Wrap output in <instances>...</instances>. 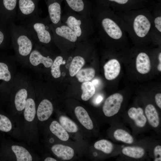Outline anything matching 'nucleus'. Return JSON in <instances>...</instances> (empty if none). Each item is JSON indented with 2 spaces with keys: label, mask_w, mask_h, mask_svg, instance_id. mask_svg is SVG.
I'll return each mask as SVG.
<instances>
[{
  "label": "nucleus",
  "mask_w": 161,
  "mask_h": 161,
  "mask_svg": "<svg viewBox=\"0 0 161 161\" xmlns=\"http://www.w3.org/2000/svg\"><path fill=\"white\" fill-rule=\"evenodd\" d=\"M12 149L15 154L17 161H31L32 158L29 151L24 148L18 145H12Z\"/></svg>",
  "instance_id": "obj_22"
},
{
  "label": "nucleus",
  "mask_w": 161,
  "mask_h": 161,
  "mask_svg": "<svg viewBox=\"0 0 161 161\" xmlns=\"http://www.w3.org/2000/svg\"><path fill=\"white\" fill-rule=\"evenodd\" d=\"M128 113L129 117L134 121L137 126L143 127L145 126L147 119L141 108L131 107L129 110Z\"/></svg>",
  "instance_id": "obj_17"
},
{
  "label": "nucleus",
  "mask_w": 161,
  "mask_h": 161,
  "mask_svg": "<svg viewBox=\"0 0 161 161\" xmlns=\"http://www.w3.org/2000/svg\"><path fill=\"white\" fill-rule=\"evenodd\" d=\"M122 152L124 155L135 159H139L142 157L145 151L142 147L137 146H126L122 150Z\"/></svg>",
  "instance_id": "obj_24"
},
{
  "label": "nucleus",
  "mask_w": 161,
  "mask_h": 161,
  "mask_svg": "<svg viewBox=\"0 0 161 161\" xmlns=\"http://www.w3.org/2000/svg\"><path fill=\"white\" fill-rule=\"evenodd\" d=\"M75 113L78 119L83 126L89 130L93 128L92 121L84 108L81 106L76 107L75 109Z\"/></svg>",
  "instance_id": "obj_18"
},
{
  "label": "nucleus",
  "mask_w": 161,
  "mask_h": 161,
  "mask_svg": "<svg viewBox=\"0 0 161 161\" xmlns=\"http://www.w3.org/2000/svg\"><path fill=\"white\" fill-rule=\"evenodd\" d=\"M61 21L75 33L79 41L86 40L94 31V24L91 17L66 10L65 14L62 15Z\"/></svg>",
  "instance_id": "obj_5"
},
{
  "label": "nucleus",
  "mask_w": 161,
  "mask_h": 161,
  "mask_svg": "<svg viewBox=\"0 0 161 161\" xmlns=\"http://www.w3.org/2000/svg\"><path fill=\"white\" fill-rule=\"evenodd\" d=\"M103 68L105 78L108 80H112L116 78L119 74L120 65L117 60L112 59L104 65Z\"/></svg>",
  "instance_id": "obj_12"
},
{
  "label": "nucleus",
  "mask_w": 161,
  "mask_h": 161,
  "mask_svg": "<svg viewBox=\"0 0 161 161\" xmlns=\"http://www.w3.org/2000/svg\"><path fill=\"white\" fill-rule=\"evenodd\" d=\"M113 135L116 140L127 144H131L134 142L132 136L127 132L122 129H117L114 132Z\"/></svg>",
  "instance_id": "obj_30"
},
{
  "label": "nucleus",
  "mask_w": 161,
  "mask_h": 161,
  "mask_svg": "<svg viewBox=\"0 0 161 161\" xmlns=\"http://www.w3.org/2000/svg\"><path fill=\"white\" fill-rule=\"evenodd\" d=\"M59 121L60 124L66 131L70 133L78 131V128L77 125L67 117L62 115L60 117Z\"/></svg>",
  "instance_id": "obj_28"
},
{
  "label": "nucleus",
  "mask_w": 161,
  "mask_h": 161,
  "mask_svg": "<svg viewBox=\"0 0 161 161\" xmlns=\"http://www.w3.org/2000/svg\"><path fill=\"white\" fill-rule=\"evenodd\" d=\"M145 113L149 123L153 127L157 128L159 125L160 120L157 112L154 106L151 104L146 106Z\"/></svg>",
  "instance_id": "obj_19"
},
{
  "label": "nucleus",
  "mask_w": 161,
  "mask_h": 161,
  "mask_svg": "<svg viewBox=\"0 0 161 161\" xmlns=\"http://www.w3.org/2000/svg\"><path fill=\"white\" fill-rule=\"evenodd\" d=\"M36 109L35 101L31 98L27 99L24 112L25 119L28 122L32 121L35 118Z\"/></svg>",
  "instance_id": "obj_23"
},
{
  "label": "nucleus",
  "mask_w": 161,
  "mask_h": 161,
  "mask_svg": "<svg viewBox=\"0 0 161 161\" xmlns=\"http://www.w3.org/2000/svg\"><path fill=\"white\" fill-rule=\"evenodd\" d=\"M153 24L154 33V38L155 35L159 34V35L161 33V16L160 13H157L152 16Z\"/></svg>",
  "instance_id": "obj_32"
},
{
  "label": "nucleus",
  "mask_w": 161,
  "mask_h": 161,
  "mask_svg": "<svg viewBox=\"0 0 161 161\" xmlns=\"http://www.w3.org/2000/svg\"><path fill=\"white\" fill-rule=\"evenodd\" d=\"M51 132L60 140L67 141L69 138V135L66 131L56 121H53L49 126Z\"/></svg>",
  "instance_id": "obj_20"
},
{
  "label": "nucleus",
  "mask_w": 161,
  "mask_h": 161,
  "mask_svg": "<svg viewBox=\"0 0 161 161\" xmlns=\"http://www.w3.org/2000/svg\"><path fill=\"white\" fill-rule=\"evenodd\" d=\"M85 63L84 58L80 55H76L73 58L69 68V72L72 77L74 76L81 69Z\"/></svg>",
  "instance_id": "obj_25"
},
{
  "label": "nucleus",
  "mask_w": 161,
  "mask_h": 161,
  "mask_svg": "<svg viewBox=\"0 0 161 161\" xmlns=\"http://www.w3.org/2000/svg\"><path fill=\"white\" fill-rule=\"evenodd\" d=\"M95 86H96L98 84V81L97 79H95L93 80L92 82Z\"/></svg>",
  "instance_id": "obj_41"
},
{
  "label": "nucleus",
  "mask_w": 161,
  "mask_h": 161,
  "mask_svg": "<svg viewBox=\"0 0 161 161\" xmlns=\"http://www.w3.org/2000/svg\"><path fill=\"white\" fill-rule=\"evenodd\" d=\"M123 99L122 95L118 93L113 94L108 97L103 107L104 115L110 117L117 114L120 109Z\"/></svg>",
  "instance_id": "obj_8"
},
{
  "label": "nucleus",
  "mask_w": 161,
  "mask_h": 161,
  "mask_svg": "<svg viewBox=\"0 0 161 161\" xmlns=\"http://www.w3.org/2000/svg\"><path fill=\"white\" fill-rule=\"evenodd\" d=\"M11 78V76L7 65L3 63L0 62V80L8 82Z\"/></svg>",
  "instance_id": "obj_33"
},
{
  "label": "nucleus",
  "mask_w": 161,
  "mask_h": 161,
  "mask_svg": "<svg viewBox=\"0 0 161 161\" xmlns=\"http://www.w3.org/2000/svg\"><path fill=\"white\" fill-rule=\"evenodd\" d=\"M66 63L65 60H63L62 56L59 55L55 58L50 67L51 73L54 78H58L60 77V66L61 65L65 64Z\"/></svg>",
  "instance_id": "obj_29"
},
{
  "label": "nucleus",
  "mask_w": 161,
  "mask_h": 161,
  "mask_svg": "<svg viewBox=\"0 0 161 161\" xmlns=\"http://www.w3.org/2000/svg\"><path fill=\"white\" fill-rule=\"evenodd\" d=\"M95 148L106 154L111 153L113 149L112 143L110 141L106 140H101L96 142L94 144Z\"/></svg>",
  "instance_id": "obj_31"
},
{
  "label": "nucleus",
  "mask_w": 161,
  "mask_h": 161,
  "mask_svg": "<svg viewBox=\"0 0 161 161\" xmlns=\"http://www.w3.org/2000/svg\"><path fill=\"white\" fill-rule=\"evenodd\" d=\"M51 150L58 157L63 160H69L74 155V151L72 148L61 144L53 145Z\"/></svg>",
  "instance_id": "obj_15"
},
{
  "label": "nucleus",
  "mask_w": 161,
  "mask_h": 161,
  "mask_svg": "<svg viewBox=\"0 0 161 161\" xmlns=\"http://www.w3.org/2000/svg\"><path fill=\"white\" fill-rule=\"evenodd\" d=\"M47 7L49 18L54 27L61 23V0H44Z\"/></svg>",
  "instance_id": "obj_9"
},
{
  "label": "nucleus",
  "mask_w": 161,
  "mask_h": 161,
  "mask_svg": "<svg viewBox=\"0 0 161 161\" xmlns=\"http://www.w3.org/2000/svg\"><path fill=\"white\" fill-rule=\"evenodd\" d=\"M103 99V97L102 95H98L95 99L94 102L95 104H98L100 103Z\"/></svg>",
  "instance_id": "obj_38"
},
{
  "label": "nucleus",
  "mask_w": 161,
  "mask_h": 161,
  "mask_svg": "<svg viewBox=\"0 0 161 161\" xmlns=\"http://www.w3.org/2000/svg\"><path fill=\"white\" fill-rule=\"evenodd\" d=\"M54 140L52 138L50 139L49 140V142L51 143H53L54 142Z\"/></svg>",
  "instance_id": "obj_43"
},
{
  "label": "nucleus",
  "mask_w": 161,
  "mask_h": 161,
  "mask_svg": "<svg viewBox=\"0 0 161 161\" xmlns=\"http://www.w3.org/2000/svg\"><path fill=\"white\" fill-rule=\"evenodd\" d=\"M154 154L155 157L154 161H161V146L160 145L156 146L154 149Z\"/></svg>",
  "instance_id": "obj_35"
},
{
  "label": "nucleus",
  "mask_w": 161,
  "mask_h": 161,
  "mask_svg": "<svg viewBox=\"0 0 161 161\" xmlns=\"http://www.w3.org/2000/svg\"><path fill=\"white\" fill-rule=\"evenodd\" d=\"M93 14L100 37L106 40L119 41L126 38V29L120 17L110 10L100 9Z\"/></svg>",
  "instance_id": "obj_1"
},
{
  "label": "nucleus",
  "mask_w": 161,
  "mask_h": 161,
  "mask_svg": "<svg viewBox=\"0 0 161 161\" xmlns=\"http://www.w3.org/2000/svg\"><path fill=\"white\" fill-rule=\"evenodd\" d=\"M66 10L83 16L91 17L92 11L86 0H65Z\"/></svg>",
  "instance_id": "obj_11"
},
{
  "label": "nucleus",
  "mask_w": 161,
  "mask_h": 161,
  "mask_svg": "<svg viewBox=\"0 0 161 161\" xmlns=\"http://www.w3.org/2000/svg\"><path fill=\"white\" fill-rule=\"evenodd\" d=\"M1 1L6 18L10 22H14L17 15V0H1Z\"/></svg>",
  "instance_id": "obj_16"
},
{
  "label": "nucleus",
  "mask_w": 161,
  "mask_h": 161,
  "mask_svg": "<svg viewBox=\"0 0 161 161\" xmlns=\"http://www.w3.org/2000/svg\"><path fill=\"white\" fill-rule=\"evenodd\" d=\"M95 75V70L92 68H88L81 69L75 75L79 82H83L91 80Z\"/></svg>",
  "instance_id": "obj_27"
},
{
  "label": "nucleus",
  "mask_w": 161,
  "mask_h": 161,
  "mask_svg": "<svg viewBox=\"0 0 161 161\" xmlns=\"http://www.w3.org/2000/svg\"><path fill=\"white\" fill-rule=\"evenodd\" d=\"M10 33L17 57L28 58L34 42L27 31L22 25H16L12 21L10 22Z\"/></svg>",
  "instance_id": "obj_4"
},
{
  "label": "nucleus",
  "mask_w": 161,
  "mask_h": 161,
  "mask_svg": "<svg viewBox=\"0 0 161 161\" xmlns=\"http://www.w3.org/2000/svg\"><path fill=\"white\" fill-rule=\"evenodd\" d=\"M27 97V91L24 88L20 89L16 93L14 102L16 108L18 111H21L24 109Z\"/></svg>",
  "instance_id": "obj_21"
},
{
  "label": "nucleus",
  "mask_w": 161,
  "mask_h": 161,
  "mask_svg": "<svg viewBox=\"0 0 161 161\" xmlns=\"http://www.w3.org/2000/svg\"><path fill=\"white\" fill-rule=\"evenodd\" d=\"M81 87L82 91L81 98L83 100H88L95 94V87L91 82L88 81L83 82Z\"/></svg>",
  "instance_id": "obj_26"
},
{
  "label": "nucleus",
  "mask_w": 161,
  "mask_h": 161,
  "mask_svg": "<svg viewBox=\"0 0 161 161\" xmlns=\"http://www.w3.org/2000/svg\"><path fill=\"white\" fill-rule=\"evenodd\" d=\"M120 16L131 38L140 39L154 38L152 17L150 13H122Z\"/></svg>",
  "instance_id": "obj_2"
},
{
  "label": "nucleus",
  "mask_w": 161,
  "mask_h": 161,
  "mask_svg": "<svg viewBox=\"0 0 161 161\" xmlns=\"http://www.w3.org/2000/svg\"><path fill=\"white\" fill-rule=\"evenodd\" d=\"M39 0H17L16 18L22 21L35 15L39 14Z\"/></svg>",
  "instance_id": "obj_7"
},
{
  "label": "nucleus",
  "mask_w": 161,
  "mask_h": 161,
  "mask_svg": "<svg viewBox=\"0 0 161 161\" xmlns=\"http://www.w3.org/2000/svg\"><path fill=\"white\" fill-rule=\"evenodd\" d=\"M12 124L10 120L6 116L0 114V130L8 132L11 129Z\"/></svg>",
  "instance_id": "obj_34"
},
{
  "label": "nucleus",
  "mask_w": 161,
  "mask_h": 161,
  "mask_svg": "<svg viewBox=\"0 0 161 161\" xmlns=\"http://www.w3.org/2000/svg\"><path fill=\"white\" fill-rule=\"evenodd\" d=\"M136 63L137 70L140 73L146 74L150 71V60L146 53L143 52L139 53L137 56Z\"/></svg>",
  "instance_id": "obj_13"
},
{
  "label": "nucleus",
  "mask_w": 161,
  "mask_h": 161,
  "mask_svg": "<svg viewBox=\"0 0 161 161\" xmlns=\"http://www.w3.org/2000/svg\"><path fill=\"white\" fill-rule=\"evenodd\" d=\"M22 22L21 25L27 31L35 44L47 45L53 41L51 23L48 16L42 18L37 14Z\"/></svg>",
  "instance_id": "obj_3"
},
{
  "label": "nucleus",
  "mask_w": 161,
  "mask_h": 161,
  "mask_svg": "<svg viewBox=\"0 0 161 161\" xmlns=\"http://www.w3.org/2000/svg\"><path fill=\"white\" fill-rule=\"evenodd\" d=\"M53 107L51 102L47 99L42 100L39 103L37 110L38 120L41 121L47 120L52 114Z\"/></svg>",
  "instance_id": "obj_14"
},
{
  "label": "nucleus",
  "mask_w": 161,
  "mask_h": 161,
  "mask_svg": "<svg viewBox=\"0 0 161 161\" xmlns=\"http://www.w3.org/2000/svg\"><path fill=\"white\" fill-rule=\"evenodd\" d=\"M110 1L115 2L120 4H126L129 0H107Z\"/></svg>",
  "instance_id": "obj_37"
},
{
  "label": "nucleus",
  "mask_w": 161,
  "mask_h": 161,
  "mask_svg": "<svg viewBox=\"0 0 161 161\" xmlns=\"http://www.w3.org/2000/svg\"><path fill=\"white\" fill-rule=\"evenodd\" d=\"M53 41L57 44L63 43H74L78 41L75 33L68 26L61 23L54 27L51 24Z\"/></svg>",
  "instance_id": "obj_6"
},
{
  "label": "nucleus",
  "mask_w": 161,
  "mask_h": 161,
  "mask_svg": "<svg viewBox=\"0 0 161 161\" xmlns=\"http://www.w3.org/2000/svg\"><path fill=\"white\" fill-rule=\"evenodd\" d=\"M5 38L4 32L0 30V45L3 43Z\"/></svg>",
  "instance_id": "obj_39"
},
{
  "label": "nucleus",
  "mask_w": 161,
  "mask_h": 161,
  "mask_svg": "<svg viewBox=\"0 0 161 161\" xmlns=\"http://www.w3.org/2000/svg\"><path fill=\"white\" fill-rule=\"evenodd\" d=\"M42 52L40 45L35 44V48L32 50L28 58L30 63L35 66L41 64L46 68L50 67L53 62L52 59L49 56H44Z\"/></svg>",
  "instance_id": "obj_10"
},
{
  "label": "nucleus",
  "mask_w": 161,
  "mask_h": 161,
  "mask_svg": "<svg viewBox=\"0 0 161 161\" xmlns=\"http://www.w3.org/2000/svg\"><path fill=\"white\" fill-rule=\"evenodd\" d=\"M155 99L157 105L158 107L161 109V94H157L155 97Z\"/></svg>",
  "instance_id": "obj_36"
},
{
  "label": "nucleus",
  "mask_w": 161,
  "mask_h": 161,
  "mask_svg": "<svg viewBox=\"0 0 161 161\" xmlns=\"http://www.w3.org/2000/svg\"><path fill=\"white\" fill-rule=\"evenodd\" d=\"M56 160L54 158L50 157H48L46 158L44 161H56Z\"/></svg>",
  "instance_id": "obj_40"
},
{
  "label": "nucleus",
  "mask_w": 161,
  "mask_h": 161,
  "mask_svg": "<svg viewBox=\"0 0 161 161\" xmlns=\"http://www.w3.org/2000/svg\"><path fill=\"white\" fill-rule=\"evenodd\" d=\"M157 69L159 71H161V63H159L157 66Z\"/></svg>",
  "instance_id": "obj_42"
}]
</instances>
